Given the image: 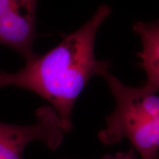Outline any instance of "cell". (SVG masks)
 <instances>
[{
	"instance_id": "cell-1",
	"label": "cell",
	"mask_w": 159,
	"mask_h": 159,
	"mask_svg": "<svg viewBox=\"0 0 159 159\" xmlns=\"http://www.w3.org/2000/svg\"><path fill=\"white\" fill-rule=\"evenodd\" d=\"M111 11L108 5H99L90 19L44 55L25 61L14 73L0 70V89L14 86L39 95L50 103L64 132L69 133L75 104L83 89L93 76L103 77L110 72V61L97 60L94 47L99 27Z\"/></svg>"
},
{
	"instance_id": "cell-2",
	"label": "cell",
	"mask_w": 159,
	"mask_h": 159,
	"mask_svg": "<svg viewBox=\"0 0 159 159\" xmlns=\"http://www.w3.org/2000/svg\"><path fill=\"white\" fill-rule=\"evenodd\" d=\"M104 78L116 102L99 132L101 142L113 145L128 139L142 159H157L159 148V98L146 85H126L108 72Z\"/></svg>"
},
{
	"instance_id": "cell-3",
	"label": "cell",
	"mask_w": 159,
	"mask_h": 159,
	"mask_svg": "<svg viewBox=\"0 0 159 159\" xmlns=\"http://www.w3.org/2000/svg\"><path fill=\"white\" fill-rule=\"evenodd\" d=\"M36 122L17 125L0 122V159H23L27 145L33 141H41L51 150H55L63 142L65 132L58 115L49 105L35 112Z\"/></svg>"
},
{
	"instance_id": "cell-4",
	"label": "cell",
	"mask_w": 159,
	"mask_h": 159,
	"mask_svg": "<svg viewBox=\"0 0 159 159\" xmlns=\"http://www.w3.org/2000/svg\"><path fill=\"white\" fill-rule=\"evenodd\" d=\"M39 0H17L0 17V44L17 52L25 61L38 54L33 43L38 36L36 9Z\"/></svg>"
},
{
	"instance_id": "cell-5",
	"label": "cell",
	"mask_w": 159,
	"mask_h": 159,
	"mask_svg": "<svg viewBox=\"0 0 159 159\" xmlns=\"http://www.w3.org/2000/svg\"><path fill=\"white\" fill-rule=\"evenodd\" d=\"M133 30L141 38L142 52L138 53L141 66L147 75L144 85L158 92L159 89V24L158 21H136Z\"/></svg>"
},
{
	"instance_id": "cell-6",
	"label": "cell",
	"mask_w": 159,
	"mask_h": 159,
	"mask_svg": "<svg viewBox=\"0 0 159 159\" xmlns=\"http://www.w3.org/2000/svg\"><path fill=\"white\" fill-rule=\"evenodd\" d=\"M100 159H138L134 149H130L127 152H119L115 155H106Z\"/></svg>"
},
{
	"instance_id": "cell-7",
	"label": "cell",
	"mask_w": 159,
	"mask_h": 159,
	"mask_svg": "<svg viewBox=\"0 0 159 159\" xmlns=\"http://www.w3.org/2000/svg\"><path fill=\"white\" fill-rule=\"evenodd\" d=\"M17 0H0V17L7 13Z\"/></svg>"
}]
</instances>
